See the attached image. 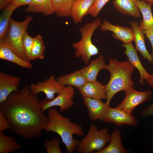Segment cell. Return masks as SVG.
<instances>
[{
  "label": "cell",
  "mask_w": 153,
  "mask_h": 153,
  "mask_svg": "<svg viewBox=\"0 0 153 153\" xmlns=\"http://www.w3.org/2000/svg\"><path fill=\"white\" fill-rule=\"evenodd\" d=\"M0 108L10 129L27 139L39 137L48 122L37 95L32 92L29 86L12 93L0 103Z\"/></svg>",
  "instance_id": "obj_1"
},
{
  "label": "cell",
  "mask_w": 153,
  "mask_h": 153,
  "mask_svg": "<svg viewBox=\"0 0 153 153\" xmlns=\"http://www.w3.org/2000/svg\"><path fill=\"white\" fill-rule=\"evenodd\" d=\"M48 122L44 130L53 132L61 137L68 153H73L77 148L79 141L75 139L74 135H84L82 127L72 122L69 118L64 117L55 108H50L48 111Z\"/></svg>",
  "instance_id": "obj_2"
},
{
  "label": "cell",
  "mask_w": 153,
  "mask_h": 153,
  "mask_svg": "<svg viewBox=\"0 0 153 153\" xmlns=\"http://www.w3.org/2000/svg\"><path fill=\"white\" fill-rule=\"evenodd\" d=\"M134 68L129 61L120 62L116 59H109L106 69L110 73V78L105 86L107 94L105 103L108 105L117 93L133 88L131 75Z\"/></svg>",
  "instance_id": "obj_3"
},
{
  "label": "cell",
  "mask_w": 153,
  "mask_h": 153,
  "mask_svg": "<svg viewBox=\"0 0 153 153\" xmlns=\"http://www.w3.org/2000/svg\"><path fill=\"white\" fill-rule=\"evenodd\" d=\"M101 24V20L97 18L81 27L80 31L81 39L73 44V47L76 50L75 56L81 57L82 60L86 64L90 63L92 56L99 53V50L93 43L92 38L94 32Z\"/></svg>",
  "instance_id": "obj_4"
},
{
  "label": "cell",
  "mask_w": 153,
  "mask_h": 153,
  "mask_svg": "<svg viewBox=\"0 0 153 153\" xmlns=\"http://www.w3.org/2000/svg\"><path fill=\"white\" fill-rule=\"evenodd\" d=\"M33 20V17L30 16H27L24 20L21 22L16 21L11 18L8 30L0 41V43L26 61L23 47V37L24 32Z\"/></svg>",
  "instance_id": "obj_5"
},
{
  "label": "cell",
  "mask_w": 153,
  "mask_h": 153,
  "mask_svg": "<svg viewBox=\"0 0 153 153\" xmlns=\"http://www.w3.org/2000/svg\"><path fill=\"white\" fill-rule=\"evenodd\" d=\"M108 130L106 128L99 130L95 126L91 124L87 135L79 141L77 152L88 153L97 151V153L103 150L110 141V135Z\"/></svg>",
  "instance_id": "obj_6"
},
{
  "label": "cell",
  "mask_w": 153,
  "mask_h": 153,
  "mask_svg": "<svg viewBox=\"0 0 153 153\" xmlns=\"http://www.w3.org/2000/svg\"><path fill=\"white\" fill-rule=\"evenodd\" d=\"M74 88L70 86H65L58 95L51 100L46 99L40 101L42 110L44 112L54 107H60V112L65 111L74 105L73 98L75 95Z\"/></svg>",
  "instance_id": "obj_7"
},
{
  "label": "cell",
  "mask_w": 153,
  "mask_h": 153,
  "mask_svg": "<svg viewBox=\"0 0 153 153\" xmlns=\"http://www.w3.org/2000/svg\"><path fill=\"white\" fill-rule=\"evenodd\" d=\"M125 92V98L116 107L129 113H131L134 108L139 105L148 101L152 95L150 90L139 92L133 88Z\"/></svg>",
  "instance_id": "obj_8"
},
{
  "label": "cell",
  "mask_w": 153,
  "mask_h": 153,
  "mask_svg": "<svg viewBox=\"0 0 153 153\" xmlns=\"http://www.w3.org/2000/svg\"><path fill=\"white\" fill-rule=\"evenodd\" d=\"M64 87L58 81L54 75H52L42 81L32 84L29 88L32 92L36 95L41 92L44 93L46 99L50 100L55 97L56 94H59Z\"/></svg>",
  "instance_id": "obj_9"
},
{
  "label": "cell",
  "mask_w": 153,
  "mask_h": 153,
  "mask_svg": "<svg viewBox=\"0 0 153 153\" xmlns=\"http://www.w3.org/2000/svg\"><path fill=\"white\" fill-rule=\"evenodd\" d=\"M105 122L114 123L117 126L124 124L134 126L138 123L137 120L132 114L119 108L109 106L102 120Z\"/></svg>",
  "instance_id": "obj_10"
},
{
  "label": "cell",
  "mask_w": 153,
  "mask_h": 153,
  "mask_svg": "<svg viewBox=\"0 0 153 153\" xmlns=\"http://www.w3.org/2000/svg\"><path fill=\"white\" fill-rule=\"evenodd\" d=\"M21 81L20 78L0 72V103L5 101L13 92L18 90Z\"/></svg>",
  "instance_id": "obj_11"
},
{
  "label": "cell",
  "mask_w": 153,
  "mask_h": 153,
  "mask_svg": "<svg viewBox=\"0 0 153 153\" xmlns=\"http://www.w3.org/2000/svg\"><path fill=\"white\" fill-rule=\"evenodd\" d=\"M100 26L103 31H109L113 33L112 36L125 43L131 42L133 41V31L132 28L112 24L107 20H104Z\"/></svg>",
  "instance_id": "obj_12"
},
{
  "label": "cell",
  "mask_w": 153,
  "mask_h": 153,
  "mask_svg": "<svg viewBox=\"0 0 153 153\" xmlns=\"http://www.w3.org/2000/svg\"><path fill=\"white\" fill-rule=\"evenodd\" d=\"M122 46L126 48L125 53L127 56L128 61L132 65L139 71L140 75L139 83L144 84V80L147 79L150 75L144 68L138 55L136 49L131 42L124 43Z\"/></svg>",
  "instance_id": "obj_13"
},
{
  "label": "cell",
  "mask_w": 153,
  "mask_h": 153,
  "mask_svg": "<svg viewBox=\"0 0 153 153\" xmlns=\"http://www.w3.org/2000/svg\"><path fill=\"white\" fill-rule=\"evenodd\" d=\"M83 98L90 118L93 121L98 120L102 121L109 106L101 100L88 97Z\"/></svg>",
  "instance_id": "obj_14"
},
{
  "label": "cell",
  "mask_w": 153,
  "mask_h": 153,
  "mask_svg": "<svg viewBox=\"0 0 153 153\" xmlns=\"http://www.w3.org/2000/svg\"><path fill=\"white\" fill-rule=\"evenodd\" d=\"M83 97L101 100L107 98L105 86L97 81L87 82L80 89Z\"/></svg>",
  "instance_id": "obj_15"
},
{
  "label": "cell",
  "mask_w": 153,
  "mask_h": 153,
  "mask_svg": "<svg viewBox=\"0 0 153 153\" xmlns=\"http://www.w3.org/2000/svg\"><path fill=\"white\" fill-rule=\"evenodd\" d=\"M129 24L133 31V41L135 43V48L141 54L143 58L148 62L153 63V60L146 48L143 30L138 26L136 22H130Z\"/></svg>",
  "instance_id": "obj_16"
},
{
  "label": "cell",
  "mask_w": 153,
  "mask_h": 153,
  "mask_svg": "<svg viewBox=\"0 0 153 153\" xmlns=\"http://www.w3.org/2000/svg\"><path fill=\"white\" fill-rule=\"evenodd\" d=\"M106 67L104 57L101 54L80 70L87 82H92L97 81L99 73L102 69H106Z\"/></svg>",
  "instance_id": "obj_17"
},
{
  "label": "cell",
  "mask_w": 153,
  "mask_h": 153,
  "mask_svg": "<svg viewBox=\"0 0 153 153\" xmlns=\"http://www.w3.org/2000/svg\"><path fill=\"white\" fill-rule=\"evenodd\" d=\"M94 0H76L71 11V16L76 24L81 22L83 18L88 13Z\"/></svg>",
  "instance_id": "obj_18"
},
{
  "label": "cell",
  "mask_w": 153,
  "mask_h": 153,
  "mask_svg": "<svg viewBox=\"0 0 153 153\" xmlns=\"http://www.w3.org/2000/svg\"><path fill=\"white\" fill-rule=\"evenodd\" d=\"M113 3L118 11L123 14L135 18L140 16V11L136 0H114Z\"/></svg>",
  "instance_id": "obj_19"
},
{
  "label": "cell",
  "mask_w": 153,
  "mask_h": 153,
  "mask_svg": "<svg viewBox=\"0 0 153 153\" xmlns=\"http://www.w3.org/2000/svg\"><path fill=\"white\" fill-rule=\"evenodd\" d=\"M0 59L12 62L24 68L31 69L33 65L31 62L22 59L10 48L0 43Z\"/></svg>",
  "instance_id": "obj_20"
},
{
  "label": "cell",
  "mask_w": 153,
  "mask_h": 153,
  "mask_svg": "<svg viewBox=\"0 0 153 153\" xmlns=\"http://www.w3.org/2000/svg\"><path fill=\"white\" fill-rule=\"evenodd\" d=\"M62 85L74 87L80 90L87 82L80 70L60 76L57 78Z\"/></svg>",
  "instance_id": "obj_21"
},
{
  "label": "cell",
  "mask_w": 153,
  "mask_h": 153,
  "mask_svg": "<svg viewBox=\"0 0 153 153\" xmlns=\"http://www.w3.org/2000/svg\"><path fill=\"white\" fill-rule=\"evenodd\" d=\"M26 11L30 13H40L44 15L54 13L52 0H32L26 7Z\"/></svg>",
  "instance_id": "obj_22"
},
{
  "label": "cell",
  "mask_w": 153,
  "mask_h": 153,
  "mask_svg": "<svg viewBox=\"0 0 153 153\" xmlns=\"http://www.w3.org/2000/svg\"><path fill=\"white\" fill-rule=\"evenodd\" d=\"M136 3L143 18V20L140 22V26L143 30L147 28L153 30V16L151 11L152 4L147 3L140 0H136Z\"/></svg>",
  "instance_id": "obj_23"
},
{
  "label": "cell",
  "mask_w": 153,
  "mask_h": 153,
  "mask_svg": "<svg viewBox=\"0 0 153 153\" xmlns=\"http://www.w3.org/2000/svg\"><path fill=\"white\" fill-rule=\"evenodd\" d=\"M120 131L115 130L110 135L108 145L97 153H125L127 151L122 144Z\"/></svg>",
  "instance_id": "obj_24"
},
{
  "label": "cell",
  "mask_w": 153,
  "mask_h": 153,
  "mask_svg": "<svg viewBox=\"0 0 153 153\" xmlns=\"http://www.w3.org/2000/svg\"><path fill=\"white\" fill-rule=\"evenodd\" d=\"M76 0H52L54 13L60 17L71 16V11Z\"/></svg>",
  "instance_id": "obj_25"
},
{
  "label": "cell",
  "mask_w": 153,
  "mask_h": 153,
  "mask_svg": "<svg viewBox=\"0 0 153 153\" xmlns=\"http://www.w3.org/2000/svg\"><path fill=\"white\" fill-rule=\"evenodd\" d=\"M21 148L14 137L5 135L0 132V153H9L16 151Z\"/></svg>",
  "instance_id": "obj_26"
},
{
  "label": "cell",
  "mask_w": 153,
  "mask_h": 153,
  "mask_svg": "<svg viewBox=\"0 0 153 153\" xmlns=\"http://www.w3.org/2000/svg\"><path fill=\"white\" fill-rule=\"evenodd\" d=\"M45 49L42 36L38 34L34 37L33 45L31 52V60H42L44 58Z\"/></svg>",
  "instance_id": "obj_27"
},
{
  "label": "cell",
  "mask_w": 153,
  "mask_h": 153,
  "mask_svg": "<svg viewBox=\"0 0 153 153\" xmlns=\"http://www.w3.org/2000/svg\"><path fill=\"white\" fill-rule=\"evenodd\" d=\"M15 8L8 5L4 10L0 16V41L8 30L11 16Z\"/></svg>",
  "instance_id": "obj_28"
},
{
  "label": "cell",
  "mask_w": 153,
  "mask_h": 153,
  "mask_svg": "<svg viewBox=\"0 0 153 153\" xmlns=\"http://www.w3.org/2000/svg\"><path fill=\"white\" fill-rule=\"evenodd\" d=\"M34 37L30 36L27 30L24 33L22 39V45L24 54L27 61L31 62V52L33 45Z\"/></svg>",
  "instance_id": "obj_29"
},
{
  "label": "cell",
  "mask_w": 153,
  "mask_h": 153,
  "mask_svg": "<svg viewBox=\"0 0 153 153\" xmlns=\"http://www.w3.org/2000/svg\"><path fill=\"white\" fill-rule=\"evenodd\" d=\"M60 140L55 138L47 140L44 144L47 153H61L62 151L60 146Z\"/></svg>",
  "instance_id": "obj_30"
},
{
  "label": "cell",
  "mask_w": 153,
  "mask_h": 153,
  "mask_svg": "<svg viewBox=\"0 0 153 153\" xmlns=\"http://www.w3.org/2000/svg\"><path fill=\"white\" fill-rule=\"evenodd\" d=\"M109 0H94L88 14L94 17H97L103 7Z\"/></svg>",
  "instance_id": "obj_31"
},
{
  "label": "cell",
  "mask_w": 153,
  "mask_h": 153,
  "mask_svg": "<svg viewBox=\"0 0 153 153\" xmlns=\"http://www.w3.org/2000/svg\"><path fill=\"white\" fill-rule=\"evenodd\" d=\"M10 129V126L8 121L0 110V132Z\"/></svg>",
  "instance_id": "obj_32"
},
{
  "label": "cell",
  "mask_w": 153,
  "mask_h": 153,
  "mask_svg": "<svg viewBox=\"0 0 153 153\" xmlns=\"http://www.w3.org/2000/svg\"><path fill=\"white\" fill-rule=\"evenodd\" d=\"M31 1L32 0H10L8 5L16 9L21 6L28 5Z\"/></svg>",
  "instance_id": "obj_33"
},
{
  "label": "cell",
  "mask_w": 153,
  "mask_h": 153,
  "mask_svg": "<svg viewBox=\"0 0 153 153\" xmlns=\"http://www.w3.org/2000/svg\"><path fill=\"white\" fill-rule=\"evenodd\" d=\"M143 32L146 35L151 44L152 52L151 55L153 60V30L150 28H146L143 30Z\"/></svg>",
  "instance_id": "obj_34"
},
{
  "label": "cell",
  "mask_w": 153,
  "mask_h": 153,
  "mask_svg": "<svg viewBox=\"0 0 153 153\" xmlns=\"http://www.w3.org/2000/svg\"><path fill=\"white\" fill-rule=\"evenodd\" d=\"M143 116H153V104L145 108L141 113Z\"/></svg>",
  "instance_id": "obj_35"
},
{
  "label": "cell",
  "mask_w": 153,
  "mask_h": 153,
  "mask_svg": "<svg viewBox=\"0 0 153 153\" xmlns=\"http://www.w3.org/2000/svg\"><path fill=\"white\" fill-rule=\"evenodd\" d=\"M10 0H0V8L2 9L6 7L9 4Z\"/></svg>",
  "instance_id": "obj_36"
},
{
  "label": "cell",
  "mask_w": 153,
  "mask_h": 153,
  "mask_svg": "<svg viewBox=\"0 0 153 153\" xmlns=\"http://www.w3.org/2000/svg\"><path fill=\"white\" fill-rule=\"evenodd\" d=\"M146 81L153 88V73L152 75H150V76Z\"/></svg>",
  "instance_id": "obj_37"
},
{
  "label": "cell",
  "mask_w": 153,
  "mask_h": 153,
  "mask_svg": "<svg viewBox=\"0 0 153 153\" xmlns=\"http://www.w3.org/2000/svg\"><path fill=\"white\" fill-rule=\"evenodd\" d=\"M148 2V3H153V0H145Z\"/></svg>",
  "instance_id": "obj_38"
}]
</instances>
